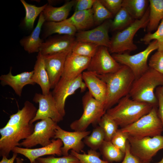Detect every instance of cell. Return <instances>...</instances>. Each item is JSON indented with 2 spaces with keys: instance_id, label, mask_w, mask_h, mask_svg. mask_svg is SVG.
<instances>
[{
  "instance_id": "f1b7e54d",
  "label": "cell",
  "mask_w": 163,
  "mask_h": 163,
  "mask_svg": "<svg viewBox=\"0 0 163 163\" xmlns=\"http://www.w3.org/2000/svg\"><path fill=\"white\" fill-rule=\"evenodd\" d=\"M149 1L147 0H123L122 6L125 8L135 20L143 16L148 7Z\"/></svg>"
},
{
  "instance_id": "f546056e",
  "label": "cell",
  "mask_w": 163,
  "mask_h": 163,
  "mask_svg": "<svg viewBox=\"0 0 163 163\" xmlns=\"http://www.w3.org/2000/svg\"><path fill=\"white\" fill-rule=\"evenodd\" d=\"M105 161L108 162H118L122 160L125 153L115 146L111 141L104 140L99 149Z\"/></svg>"
},
{
  "instance_id": "8992f818",
  "label": "cell",
  "mask_w": 163,
  "mask_h": 163,
  "mask_svg": "<svg viewBox=\"0 0 163 163\" xmlns=\"http://www.w3.org/2000/svg\"><path fill=\"white\" fill-rule=\"evenodd\" d=\"M82 101L83 113L79 119L70 125V128L74 131H85L90 125L98 124L106 113L104 105L95 99L89 91L83 96Z\"/></svg>"
},
{
  "instance_id": "f35d334b",
  "label": "cell",
  "mask_w": 163,
  "mask_h": 163,
  "mask_svg": "<svg viewBox=\"0 0 163 163\" xmlns=\"http://www.w3.org/2000/svg\"><path fill=\"white\" fill-rule=\"evenodd\" d=\"M36 160L39 163H74L79 161L75 157L71 154L61 157H40Z\"/></svg>"
},
{
  "instance_id": "60d3db41",
  "label": "cell",
  "mask_w": 163,
  "mask_h": 163,
  "mask_svg": "<svg viewBox=\"0 0 163 163\" xmlns=\"http://www.w3.org/2000/svg\"><path fill=\"white\" fill-rule=\"evenodd\" d=\"M129 135L118 129L113 136L111 142L117 147L125 153Z\"/></svg>"
},
{
  "instance_id": "836d02e7",
  "label": "cell",
  "mask_w": 163,
  "mask_h": 163,
  "mask_svg": "<svg viewBox=\"0 0 163 163\" xmlns=\"http://www.w3.org/2000/svg\"><path fill=\"white\" fill-rule=\"evenodd\" d=\"M99 46L91 43L76 40L72 52L75 54L91 58L95 54Z\"/></svg>"
},
{
  "instance_id": "4fadbf2b",
  "label": "cell",
  "mask_w": 163,
  "mask_h": 163,
  "mask_svg": "<svg viewBox=\"0 0 163 163\" xmlns=\"http://www.w3.org/2000/svg\"><path fill=\"white\" fill-rule=\"evenodd\" d=\"M33 101L38 104L39 108L35 117L30 123L33 124L36 121L46 118H50L56 123L63 120V117L58 110L52 92L46 95L35 93Z\"/></svg>"
},
{
  "instance_id": "7dc6e473",
  "label": "cell",
  "mask_w": 163,
  "mask_h": 163,
  "mask_svg": "<svg viewBox=\"0 0 163 163\" xmlns=\"http://www.w3.org/2000/svg\"><path fill=\"white\" fill-rule=\"evenodd\" d=\"M15 161V162L14 163H24V159L20 157H17Z\"/></svg>"
},
{
  "instance_id": "277c9868",
  "label": "cell",
  "mask_w": 163,
  "mask_h": 163,
  "mask_svg": "<svg viewBox=\"0 0 163 163\" xmlns=\"http://www.w3.org/2000/svg\"><path fill=\"white\" fill-rule=\"evenodd\" d=\"M149 7L142 18L135 20L130 25L117 32L110 40L108 48L110 53H122L135 50L137 46L133 41L139 30L147 27L149 21Z\"/></svg>"
},
{
  "instance_id": "83f0119b",
  "label": "cell",
  "mask_w": 163,
  "mask_h": 163,
  "mask_svg": "<svg viewBox=\"0 0 163 163\" xmlns=\"http://www.w3.org/2000/svg\"><path fill=\"white\" fill-rule=\"evenodd\" d=\"M149 21L147 26L148 33L157 29L163 20V0H150Z\"/></svg>"
},
{
  "instance_id": "d6a6232c",
  "label": "cell",
  "mask_w": 163,
  "mask_h": 163,
  "mask_svg": "<svg viewBox=\"0 0 163 163\" xmlns=\"http://www.w3.org/2000/svg\"><path fill=\"white\" fill-rule=\"evenodd\" d=\"M105 137L103 130L98 126L84 138V142L91 149L96 150L100 148L105 140Z\"/></svg>"
},
{
  "instance_id": "e0dca14e",
  "label": "cell",
  "mask_w": 163,
  "mask_h": 163,
  "mask_svg": "<svg viewBox=\"0 0 163 163\" xmlns=\"http://www.w3.org/2000/svg\"><path fill=\"white\" fill-rule=\"evenodd\" d=\"M76 41L74 36L58 35L52 37L43 42L40 52L45 56L71 51Z\"/></svg>"
},
{
  "instance_id": "816d5d0a",
  "label": "cell",
  "mask_w": 163,
  "mask_h": 163,
  "mask_svg": "<svg viewBox=\"0 0 163 163\" xmlns=\"http://www.w3.org/2000/svg\"><path fill=\"white\" fill-rule=\"evenodd\" d=\"M33 163H39L36 160L35 161H34Z\"/></svg>"
},
{
  "instance_id": "4dcf8cb0",
  "label": "cell",
  "mask_w": 163,
  "mask_h": 163,
  "mask_svg": "<svg viewBox=\"0 0 163 163\" xmlns=\"http://www.w3.org/2000/svg\"><path fill=\"white\" fill-rule=\"evenodd\" d=\"M21 2L24 8L25 12L24 19L25 26L28 29H32L37 17L43 12L48 4L38 7L27 3L24 0H21Z\"/></svg>"
},
{
  "instance_id": "ab89813d",
  "label": "cell",
  "mask_w": 163,
  "mask_h": 163,
  "mask_svg": "<svg viewBox=\"0 0 163 163\" xmlns=\"http://www.w3.org/2000/svg\"><path fill=\"white\" fill-rule=\"evenodd\" d=\"M148 64L149 68L163 74V50H157L150 58Z\"/></svg>"
},
{
  "instance_id": "4316f807",
  "label": "cell",
  "mask_w": 163,
  "mask_h": 163,
  "mask_svg": "<svg viewBox=\"0 0 163 163\" xmlns=\"http://www.w3.org/2000/svg\"><path fill=\"white\" fill-rule=\"evenodd\" d=\"M43 26L44 38L55 34L74 36L77 31L74 26L65 20L59 22L45 21Z\"/></svg>"
},
{
  "instance_id": "bcb514c9",
  "label": "cell",
  "mask_w": 163,
  "mask_h": 163,
  "mask_svg": "<svg viewBox=\"0 0 163 163\" xmlns=\"http://www.w3.org/2000/svg\"><path fill=\"white\" fill-rule=\"evenodd\" d=\"M18 155V154L13 152L12 157L10 158H8L5 156H2L0 163H14V161L17 157Z\"/></svg>"
},
{
  "instance_id": "52a82bcc",
  "label": "cell",
  "mask_w": 163,
  "mask_h": 163,
  "mask_svg": "<svg viewBox=\"0 0 163 163\" xmlns=\"http://www.w3.org/2000/svg\"><path fill=\"white\" fill-rule=\"evenodd\" d=\"M158 41H151L143 50L133 55L128 53L113 54L112 55L115 59L121 65L126 66L131 70L137 79L146 72L149 67L147 61L151 53L158 48Z\"/></svg>"
},
{
  "instance_id": "3957f363",
  "label": "cell",
  "mask_w": 163,
  "mask_h": 163,
  "mask_svg": "<svg viewBox=\"0 0 163 163\" xmlns=\"http://www.w3.org/2000/svg\"><path fill=\"white\" fill-rule=\"evenodd\" d=\"M162 85L163 74L149 67L134 80L129 94L134 100L158 107V101L154 91L157 86Z\"/></svg>"
},
{
  "instance_id": "8d00e7d4",
  "label": "cell",
  "mask_w": 163,
  "mask_h": 163,
  "mask_svg": "<svg viewBox=\"0 0 163 163\" xmlns=\"http://www.w3.org/2000/svg\"><path fill=\"white\" fill-rule=\"evenodd\" d=\"M71 152V154L75 157L81 163H109L101 159L100 154L95 150L91 149L88 151L87 154H80L73 150Z\"/></svg>"
},
{
  "instance_id": "ba28073f",
  "label": "cell",
  "mask_w": 163,
  "mask_h": 163,
  "mask_svg": "<svg viewBox=\"0 0 163 163\" xmlns=\"http://www.w3.org/2000/svg\"><path fill=\"white\" fill-rule=\"evenodd\" d=\"M34 125L30 123L24 125L6 126L0 129V156L8 158L14 147L19 146L21 140L28 137L33 132Z\"/></svg>"
},
{
  "instance_id": "7a4b0ae2",
  "label": "cell",
  "mask_w": 163,
  "mask_h": 163,
  "mask_svg": "<svg viewBox=\"0 0 163 163\" xmlns=\"http://www.w3.org/2000/svg\"><path fill=\"white\" fill-rule=\"evenodd\" d=\"M115 106L106 113L121 128L130 125L148 113L154 107L132 99L129 94L120 99Z\"/></svg>"
},
{
  "instance_id": "5b68a950",
  "label": "cell",
  "mask_w": 163,
  "mask_h": 163,
  "mask_svg": "<svg viewBox=\"0 0 163 163\" xmlns=\"http://www.w3.org/2000/svg\"><path fill=\"white\" fill-rule=\"evenodd\" d=\"M129 136L137 138L161 135L163 126L158 114L157 107L135 122L120 129Z\"/></svg>"
},
{
  "instance_id": "f907efd6",
  "label": "cell",
  "mask_w": 163,
  "mask_h": 163,
  "mask_svg": "<svg viewBox=\"0 0 163 163\" xmlns=\"http://www.w3.org/2000/svg\"><path fill=\"white\" fill-rule=\"evenodd\" d=\"M74 163H81V162H80V161H77V162H74Z\"/></svg>"
},
{
  "instance_id": "d6986e66",
  "label": "cell",
  "mask_w": 163,
  "mask_h": 163,
  "mask_svg": "<svg viewBox=\"0 0 163 163\" xmlns=\"http://www.w3.org/2000/svg\"><path fill=\"white\" fill-rule=\"evenodd\" d=\"M91 59L71 52L66 58L61 77L69 79L76 78L82 74L85 70L87 69Z\"/></svg>"
},
{
  "instance_id": "cb8c5ba5",
  "label": "cell",
  "mask_w": 163,
  "mask_h": 163,
  "mask_svg": "<svg viewBox=\"0 0 163 163\" xmlns=\"http://www.w3.org/2000/svg\"><path fill=\"white\" fill-rule=\"evenodd\" d=\"M37 109L29 101H26L24 106L17 112L11 115L6 126L24 125L30 123L35 117Z\"/></svg>"
},
{
  "instance_id": "8fae6325",
  "label": "cell",
  "mask_w": 163,
  "mask_h": 163,
  "mask_svg": "<svg viewBox=\"0 0 163 163\" xmlns=\"http://www.w3.org/2000/svg\"><path fill=\"white\" fill-rule=\"evenodd\" d=\"M50 118L40 120L34 125L33 133L27 138L23 140L19 146L31 148L38 145L42 147L50 144L51 139L54 137L55 131L58 125Z\"/></svg>"
},
{
  "instance_id": "44dd1931",
  "label": "cell",
  "mask_w": 163,
  "mask_h": 163,
  "mask_svg": "<svg viewBox=\"0 0 163 163\" xmlns=\"http://www.w3.org/2000/svg\"><path fill=\"white\" fill-rule=\"evenodd\" d=\"M82 77L91 94L104 106L107 95L106 83L91 71L83 72Z\"/></svg>"
},
{
  "instance_id": "d590c367",
  "label": "cell",
  "mask_w": 163,
  "mask_h": 163,
  "mask_svg": "<svg viewBox=\"0 0 163 163\" xmlns=\"http://www.w3.org/2000/svg\"><path fill=\"white\" fill-rule=\"evenodd\" d=\"M95 24H101L109 20L113 15L101 3L100 0H96L92 7Z\"/></svg>"
},
{
  "instance_id": "f5cc1de1",
  "label": "cell",
  "mask_w": 163,
  "mask_h": 163,
  "mask_svg": "<svg viewBox=\"0 0 163 163\" xmlns=\"http://www.w3.org/2000/svg\"><path fill=\"white\" fill-rule=\"evenodd\" d=\"M141 163H151L150 162H142Z\"/></svg>"
},
{
  "instance_id": "5bb4252c",
  "label": "cell",
  "mask_w": 163,
  "mask_h": 163,
  "mask_svg": "<svg viewBox=\"0 0 163 163\" xmlns=\"http://www.w3.org/2000/svg\"><path fill=\"white\" fill-rule=\"evenodd\" d=\"M91 133V131L69 132L66 131L58 125L55 131L54 139L61 140L63 145L61 148L62 155H68L69 150L77 152L82 151L84 147L82 139Z\"/></svg>"
},
{
  "instance_id": "b9f144b4",
  "label": "cell",
  "mask_w": 163,
  "mask_h": 163,
  "mask_svg": "<svg viewBox=\"0 0 163 163\" xmlns=\"http://www.w3.org/2000/svg\"><path fill=\"white\" fill-rule=\"evenodd\" d=\"M100 0L113 16L115 15L122 7L123 0Z\"/></svg>"
},
{
  "instance_id": "9a60e30c",
  "label": "cell",
  "mask_w": 163,
  "mask_h": 163,
  "mask_svg": "<svg viewBox=\"0 0 163 163\" xmlns=\"http://www.w3.org/2000/svg\"><path fill=\"white\" fill-rule=\"evenodd\" d=\"M111 22V20H107L94 28L79 31L75 35L76 40L87 42L108 48L110 42L108 32Z\"/></svg>"
},
{
  "instance_id": "2e32d148",
  "label": "cell",
  "mask_w": 163,
  "mask_h": 163,
  "mask_svg": "<svg viewBox=\"0 0 163 163\" xmlns=\"http://www.w3.org/2000/svg\"><path fill=\"white\" fill-rule=\"evenodd\" d=\"M63 145L61 139H53L50 144L41 148L31 149L17 146L13 149L12 152L24 155L29 160L30 163H33L37 158L43 156L55 155L61 156L62 155L61 148Z\"/></svg>"
},
{
  "instance_id": "c3c4849f",
  "label": "cell",
  "mask_w": 163,
  "mask_h": 163,
  "mask_svg": "<svg viewBox=\"0 0 163 163\" xmlns=\"http://www.w3.org/2000/svg\"><path fill=\"white\" fill-rule=\"evenodd\" d=\"M160 91L163 96V85L158 87Z\"/></svg>"
},
{
  "instance_id": "f6af8a7d",
  "label": "cell",
  "mask_w": 163,
  "mask_h": 163,
  "mask_svg": "<svg viewBox=\"0 0 163 163\" xmlns=\"http://www.w3.org/2000/svg\"><path fill=\"white\" fill-rule=\"evenodd\" d=\"M155 94L158 101V114L163 126V96L158 87L156 88Z\"/></svg>"
},
{
  "instance_id": "6da1fadb",
  "label": "cell",
  "mask_w": 163,
  "mask_h": 163,
  "mask_svg": "<svg viewBox=\"0 0 163 163\" xmlns=\"http://www.w3.org/2000/svg\"><path fill=\"white\" fill-rule=\"evenodd\" d=\"M96 75L107 85V95L104 104L106 112L120 99L129 94L135 79L131 70L123 65H122L120 69L113 73Z\"/></svg>"
},
{
  "instance_id": "7bdbcfd3",
  "label": "cell",
  "mask_w": 163,
  "mask_h": 163,
  "mask_svg": "<svg viewBox=\"0 0 163 163\" xmlns=\"http://www.w3.org/2000/svg\"><path fill=\"white\" fill-rule=\"evenodd\" d=\"M96 0H77L75 5L74 12L83 11L92 8Z\"/></svg>"
},
{
  "instance_id": "484cf974",
  "label": "cell",
  "mask_w": 163,
  "mask_h": 163,
  "mask_svg": "<svg viewBox=\"0 0 163 163\" xmlns=\"http://www.w3.org/2000/svg\"><path fill=\"white\" fill-rule=\"evenodd\" d=\"M65 21L74 26L77 30L79 31L85 30L95 24L92 8L74 12L70 18Z\"/></svg>"
},
{
  "instance_id": "603a6c76",
  "label": "cell",
  "mask_w": 163,
  "mask_h": 163,
  "mask_svg": "<svg viewBox=\"0 0 163 163\" xmlns=\"http://www.w3.org/2000/svg\"><path fill=\"white\" fill-rule=\"evenodd\" d=\"M33 70V81L40 86L43 94H49L51 89L50 81L46 69L43 56L40 52L37 56Z\"/></svg>"
},
{
  "instance_id": "e575fe53",
  "label": "cell",
  "mask_w": 163,
  "mask_h": 163,
  "mask_svg": "<svg viewBox=\"0 0 163 163\" xmlns=\"http://www.w3.org/2000/svg\"><path fill=\"white\" fill-rule=\"evenodd\" d=\"M98 124L104 132L105 140L111 141L113 136L118 130V126L117 123L106 113L101 119Z\"/></svg>"
},
{
  "instance_id": "1f68e13d",
  "label": "cell",
  "mask_w": 163,
  "mask_h": 163,
  "mask_svg": "<svg viewBox=\"0 0 163 163\" xmlns=\"http://www.w3.org/2000/svg\"><path fill=\"white\" fill-rule=\"evenodd\" d=\"M135 20L127 10L122 6L115 15L112 21H111L110 29L113 31L122 30L126 28Z\"/></svg>"
},
{
  "instance_id": "ee69618b",
  "label": "cell",
  "mask_w": 163,
  "mask_h": 163,
  "mask_svg": "<svg viewBox=\"0 0 163 163\" xmlns=\"http://www.w3.org/2000/svg\"><path fill=\"white\" fill-rule=\"evenodd\" d=\"M130 149V144L128 140L126 144L125 156L121 163H141L137 158L131 153Z\"/></svg>"
},
{
  "instance_id": "74e56055",
  "label": "cell",
  "mask_w": 163,
  "mask_h": 163,
  "mask_svg": "<svg viewBox=\"0 0 163 163\" xmlns=\"http://www.w3.org/2000/svg\"><path fill=\"white\" fill-rule=\"evenodd\" d=\"M154 40H156L158 42L159 47L158 50H163V20L154 32L148 33L140 40L145 44H149Z\"/></svg>"
},
{
  "instance_id": "7c38bea8",
  "label": "cell",
  "mask_w": 163,
  "mask_h": 163,
  "mask_svg": "<svg viewBox=\"0 0 163 163\" xmlns=\"http://www.w3.org/2000/svg\"><path fill=\"white\" fill-rule=\"evenodd\" d=\"M108 48L99 46L91 59L87 70L99 75L113 73L118 71L122 65L110 54Z\"/></svg>"
},
{
  "instance_id": "9c48e42d",
  "label": "cell",
  "mask_w": 163,
  "mask_h": 163,
  "mask_svg": "<svg viewBox=\"0 0 163 163\" xmlns=\"http://www.w3.org/2000/svg\"><path fill=\"white\" fill-rule=\"evenodd\" d=\"M130 152L141 162H149L160 150L163 149V136L137 138L129 136Z\"/></svg>"
},
{
  "instance_id": "30bf717a",
  "label": "cell",
  "mask_w": 163,
  "mask_h": 163,
  "mask_svg": "<svg viewBox=\"0 0 163 163\" xmlns=\"http://www.w3.org/2000/svg\"><path fill=\"white\" fill-rule=\"evenodd\" d=\"M86 86L84 82L82 74L76 78L69 79L61 77L52 92L59 113L64 117L66 114V101L69 96L73 94L78 89L81 92L85 91Z\"/></svg>"
},
{
  "instance_id": "d4e9b609",
  "label": "cell",
  "mask_w": 163,
  "mask_h": 163,
  "mask_svg": "<svg viewBox=\"0 0 163 163\" xmlns=\"http://www.w3.org/2000/svg\"><path fill=\"white\" fill-rule=\"evenodd\" d=\"M76 2L75 0L69 1L59 7L48 4L42 12L45 21L59 22L66 20Z\"/></svg>"
},
{
  "instance_id": "ffe728a7",
  "label": "cell",
  "mask_w": 163,
  "mask_h": 163,
  "mask_svg": "<svg viewBox=\"0 0 163 163\" xmlns=\"http://www.w3.org/2000/svg\"><path fill=\"white\" fill-rule=\"evenodd\" d=\"M11 70V67L8 73L1 75L0 84L3 86H9L13 89L15 94L20 97L23 88L25 85L35 84L32 79L34 71L33 70L25 71L16 75H13Z\"/></svg>"
},
{
  "instance_id": "7402d4cb",
  "label": "cell",
  "mask_w": 163,
  "mask_h": 163,
  "mask_svg": "<svg viewBox=\"0 0 163 163\" xmlns=\"http://www.w3.org/2000/svg\"><path fill=\"white\" fill-rule=\"evenodd\" d=\"M45 22L42 12L40 15L35 27L28 36L22 38L20 43L24 50L29 53H39L44 42L40 35L43 26Z\"/></svg>"
},
{
  "instance_id": "ac0fdd59",
  "label": "cell",
  "mask_w": 163,
  "mask_h": 163,
  "mask_svg": "<svg viewBox=\"0 0 163 163\" xmlns=\"http://www.w3.org/2000/svg\"><path fill=\"white\" fill-rule=\"evenodd\" d=\"M71 51L43 56L46 70L48 75L51 89H53L63 73L65 61Z\"/></svg>"
},
{
  "instance_id": "681fc988",
  "label": "cell",
  "mask_w": 163,
  "mask_h": 163,
  "mask_svg": "<svg viewBox=\"0 0 163 163\" xmlns=\"http://www.w3.org/2000/svg\"><path fill=\"white\" fill-rule=\"evenodd\" d=\"M155 163H163V158L160 161Z\"/></svg>"
}]
</instances>
